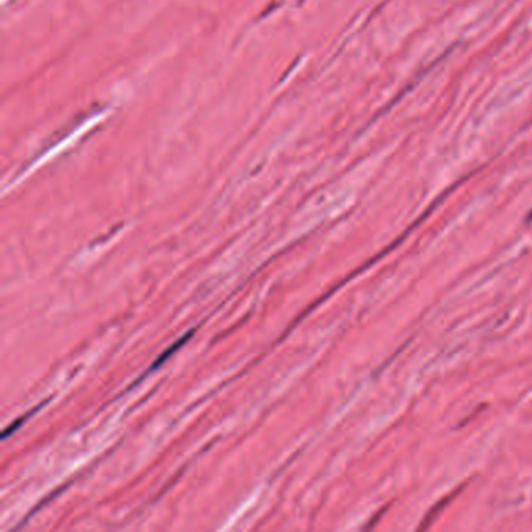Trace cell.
<instances>
[{
  "mask_svg": "<svg viewBox=\"0 0 532 532\" xmlns=\"http://www.w3.org/2000/svg\"><path fill=\"white\" fill-rule=\"evenodd\" d=\"M192 333H194V331H190V333H189V334H186V336H185V337H181V339H180V340H178V342H177V344H173V346H172V348H169V350H167V351H165V353H164V354H161V356H160V359H158V361H156V362H155V365H153V367H152V370H153V369H156V367H158V365H160V364H162V362H165V361H167V357H169V356H170V354H172V353H173V351H177V350H178V348H180V346H181V345H183V344H185V342H186V340H189V339H190V336H192Z\"/></svg>",
  "mask_w": 532,
  "mask_h": 532,
  "instance_id": "6da1fadb",
  "label": "cell"
}]
</instances>
